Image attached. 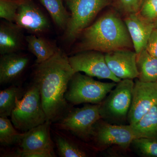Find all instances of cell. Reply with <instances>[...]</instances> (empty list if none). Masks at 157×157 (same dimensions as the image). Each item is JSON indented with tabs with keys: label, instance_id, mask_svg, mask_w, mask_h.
<instances>
[{
	"label": "cell",
	"instance_id": "6da1fadb",
	"mask_svg": "<svg viewBox=\"0 0 157 157\" xmlns=\"http://www.w3.org/2000/svg\"><path fill=\"white\" fill-rule=\"evenodd\" d=\"M75 73L68 57L60 49L46 61L37 64L33 82L39 88L42 107L52 124L73 106L66 101L65 95Z\"/></svg>",
	"mask_w": 157,
	"mask_h": 157
},
{
	"label": "cell",
	"instance_id": "7a4b0ae2",
	"mask_svg": "<svg viewBox=\"0 0 157 157\" xmlns=\"http://www.w3.org/2000/svg\"><path fill=\"white\" fill-rule=\"evenodd\" d=\"M81 34L78 52L95 50L107 53L133 46L124 22L113 12L105 13Z\"/></svg>",
	"mask_w": 157,
	"mask_h": 157
},
{
	"label": "cell",
	"instance_id": "3957f363",
	"mask_svg": "<svg viewBox=\"0 0 157 157\" xmlns=\"http://www.w3.org/2000/svg\"><path fill=\"white\" fill-rule=\"evenodd\" d=\"M11 118L15 128L21 133H25L47 121L36 85L33 82L21 99L16 98V106Z\"/></svg>",
	"mask_w": 157,
	"mask_h": 157
},
{
	"label": "cell",
	"instance_id": "277c9868",
	"mask_svg": "<svg viewBox=\"0 0 157 157\" xmlns=\"http://www.w3.org/2000/svg\"><path fill=\"white\" fill-rule=\"evenodd\" d=\"M117 84L114 82L97 81L91 76L77 72L74 73L69 82L65 99L73 106L84 103L99 104Z\"/></svg>",
	"mask_w": 157,
	"mask_h": 157
},
{
	"label": "cell",
	"instance_id": "5b68a950",
	"mask_svg": "<svg viewBox=\"0 0 157 157\" xmlns=\"http://www.w3.org/2000/svg\"><path fill=\"white\" fill-rule=\"evenodd\" d=\"M101 119L100 104H86L81 108L72 106L60 119L52 124L53 128L65 130L86 142L90 141L94 124Z\"/></svg>",
	"mask_w": 157,
	"mask_h": 157
},
{
	"label": "cell",
	"instance_id": "8992f818",
	"mask_svg": "<svg viewBox=\"0 0 157 157\" xmlns=\"http://www.w3.org/2000/svg\"><path fill=\"white\" fill-rule=\"evenodd\" d=\"M109 2V0H67L70 14L65 30V39L70 42L75 40Z\"/></svg>",
	"mask_w": 157,
	"mask_h": 157
},
{
	"label": "cell",
	"instance_id": "52a82bcc",
	"mask_svg": "<svg viewBox=\"0 0 157 157\" xmlns=\"http://www.w3.org/2000/svg\"><path fill=\"white\" fill-rule=\"evenodd\" d=\"M135 82L133 79H121L108 97L100 104L101 119L109 122H120L128 117L132 103Z\"/></svg>",
	"mask_w": 157,
	"mask_h": 157
},
{
	"label": "cell",
	"instance_id": "ba28073f",
	"mask_svg": "<svg viewBox=\"0 0 157 157\" xmlns=\"http://www.w3.org/2000/svg\"><path fill=\"white\" fill-rule=\"evenodd\" d=\"M137 138L138 136L130 124H112L101 119L93 126L91 140L99 147L113 144L127 148Z\"/></svg>",
	"mask_w": 157,
	"mask_h": 157
},
{
	"label": "cell",
	"instance_id": "9c48e42d",
	"mask_svg": "<svg viewBox=\"0 0 157 157\" xmlns=\"http://www.w3.org/2000/svg\"><path fill=\"white\" fill-rule=\"evenodd\" d=\"M68 59L75 73L82 72L91 77L108 79L117 83L121 80L109 70L105 55L101 52L83 51L68 57Z\"/></svg>",
	"mask_w": 157,
	"mask_h": 157
},
{
	"label": "cell",
	"instance_id": "30bf717a",
	"mask_svg": "<svg viewBox=\"0 0 157 157\" xmlns=\"http://www.w3.org/2000/svg\"><path fill=\"white\" fill-rule=\"evenodd\" d=\"M156 104L157 81L144 82L139 79L136 80L127 117L129 124H135Z\"/></svg>",
	"mask_w": 157,
	"mask_h": 157
},
{
	"label": "cell",
	"instance_id": "8fae6325",
	"mask_svg": "<svg viewBox=\"0 0 157 157\" xmlns=\"http://www.w3.org/2000/svg\"><path fill=\"white\" fill-rule=\"evenodd\" d=\"M106 63L113 74L121 79L138 78L137 54L129 49H119L105 54Z\"/></svg>",
	"mask_w": 157,
	"mask_h": 157
},
{
	"label": "cell",
	"instance_id": "7c38bea8",
	"mask_svg": "<svg viewBox=\"0 0 157 157\" xmlns=\"http://www.w3.org/2000/svg\"><path fill=\"white\" fill-rule=\"evenodd\" d=\"M14 23L33 34L44 33L50 27L49 21L42 11L28 0H23Z\"/></svg>",
	"mask_w": 157,
	"mask_h": 157
},
{
	"label": "cell",
	"instance_id": "4fadbf2b",
	"mask_svg": "<svg viewBox=\"0 0 157 157\" xmlns=\"http://www.w3.org/2000/svg\"><path fill=\"white\" fill-rule=\"evenodd\" d=\"M51 127L52 123L47 120L25 132L18 147L23 151L54 150Z\"/></svg>",
	"mask_w": 157,
	"mask_h": 157
},
{
	"label": "cell",
	"instance_id": "5bb4252c",
	"mask_svg": "<svg viewBox=\"0 0 157 157\" xmlns=\"http://www.w3.org/2000/svg\"><path fill=\"white\" fill-rule=\"evenodd\" d=\"M51 131L59 156L86 157L89 156L87 149L79 141L78 137L68 131L56 129L52 126Z\"/></svg>",
	"mask_w": 157,
	"mask_h": 157
},
{
	"label": "cell",
	"instance_id": "9a60e30c",
	"mask_svg": "<svg viewBox=\"0 0 157 157\" xmlns=\"http://www.w3.org/2000/svg\"><path fill=\"white\" fill-rule=\"evenodd\" d=\"M124 21L135 52L138 54L146 49L149 38L155 28L154 24L144 19L138 13L128 14Z\"/></svg>",
	"mask_w": 157,
	"mask_h": 157
},
{
	"label": "cell",
	"instance_id": "2e32d148",
	"mask_svg": "<svg viewBox=\"0 0 157 157\" xmlns=\"http://www.w3.org/2000/svg\"><path fill=\"white\" fill-rule=\"evenodd\" d=\"M29 59L17 52L2 55L0 58V83L8 84L16 80L25 71Z\"/></svg>",
	"mask_w": 157,
	"mask_h": 157
},
{
	"label": "cell",
	"instance_id": "e0dca14e",
	"mask_svg": "<svg viewBox=\"0 0 157 157\" xmlns=\"http://www.w3.org/2000/svg\"><path fill=\"white\" fill-rule=\"evenodd\" d=\"M22 29L15 23L7 21L0 26V53L17 52L23 46Z\"/></svg>",
	"mask_w": 157,
	"mask_h": 157
},
{
	"label": "cell",
	"instance_id": "ac0fdd59",
	"mask_svg": "<svg viewBox=\"0 0 157 157\" xmlns=\"http://www.w3.org/2000/svg\"><path fill=\"white\" fill-rule=\"evenodd\" d=\"M29 50L36 56L37 64L46 61L59 50L48 40L35 35L26 37Z\"/></svg>",
	"mask_w": 157,
	"mask_h": 157
},
{
	"label": "cell",
	"instance_id": "d6986e66",
	"mask_svg": "<svg viewBox=\"0 0 157 157\" xmlns=\"http://www.w3.org/2000/svg\"><path fill=\"white\" fill-rule=\"evenodd\" d=\"M138 78L144 82L157 81V58L149 53L146 49L137 54Z\"/></svg>",
	"mask_w": 157,
	"mask_h": 157
},
{
	"label": "cell",
	"instance_id": "ffe728a7",
	"mask_svg": "<svg viewBox=\"0 0 157 157\" xmlns=\"http://www.w3.org/2000/svg\"><path fill=\"white\" fill-rule=\"evenodd\" d=\"M139 137L157 139V104L135 124L131 125Z\"/></svg>",
	"mask_w": 157,
	"mask_h": 157
},
{
	"label": "cell",
	"instance_id": "44dd1931",
	"mask_svg": "<svg viewBox=\"0 0 157 157\" xmlns=\"http://www.w3.org/2000/svg\"><path fill=\"white\" fill-rule=\"evenodd\" d=\"M25 92L23 89L16 86H11L0 92V117H11L16 106L17 98L21 99Z\"/></svg>",
	"mask_w": 157,
	"mask_h": 157
},
{
	"label": "cell",
	"instance_id": "7402d4cb",
	"mask_svg": "<svg viewBox=\"0 0 157 157\" xmlns=\"http://www.w3.org/2000/svg\"><path fill=\"white\" fill-rule=\"evenodd\" d=\"M24 135L15 128L7 117H0V144L4 147L17 145Z\"/></svg>",
	"mask_w": 157,
	"mask_h": 157
},
{
	"label": "cell",
	"instance_id": "603a6c76",
	"mask_svg": "<svg viewBox=\"0 0 157 157\" xmlns=\"http://www.w3.org/2000/svg\"><path fill=\"white\" fill-rule=\"evenodd\" d=\"M48 11L56 25L66 30L70 15L65 9L62 0H39Z\"/></svg>",
	"mask_w": 157,
	"mask_h": 157
},
{
	"label": "cell",
	"instance_id": "cb8c5ba5",
	"mask_svg": "<svg viewBox=\"0 0 157 157\" xmlns=\"http://www.w3.org/2000/svg\"><path fill=\"white\" fill-rule=\"evenodd\" d=\"M132 144L141 156L157 157V139L139 137L134 139Z\"/></svg>",
	"mask_w": 157,
	"mask_h": 157
},
{
	"label": "cell",
	"instance_id": "d4e9b609",
	"mask_svg": "<svg viewBox=\"0 0 157 157\" xmlns=\"http://www.w3.org/2000/svg\"><path fill=\"white\" fill-rule=\"evenodd\" d=\"M23 0H0V17L14 22L17 10Z\"/></svg>",
	"mask_w": 157,
	"mask_h": 157
},
{
	"label": "cell",
	"instance_id": "484cf974",
	"mask_svg": "<svg viewBox=\"0 0 157 157\" xmlns=\"http://www.w3.org/2000/svg\"><path fill=\"white\" fill-rule=\"evenodd\" d=\"M144 0H115L114 6L118 11L125 15L137 13Z\"/></svg>",
	"mask_w": 157,
	"mask_h": 157
},
{
	"label": "cell",
	"instance_id": "4316f807",
	"mask_svg": "<svg viewBox=\"0 0 157 157\" xmlns=\"http://www.w3.org/2000/svg\"><path fill=\"white\" fill-rule=\"evenodd\" d=\"M137 13L144 19L154 23L157 19V0H144Z\"/></svg>",
	"mask_w": 157,
	"mask_h": 157
},
{
	"label": "cell",
	"instance_id": "83f0119b",
	"mask_svg": "<svg viewBox=\"0 0 157 157\" xmlns=\"http://www.w3.org/2000/svg\"><path fill=\"white\" fill-rule=\"evenodd\" d=\"M146 49L150 54L157 58V29L154 28L147 42Z\"/></svg>",
	"mask_w": 157,
	"mask_h": 157
},
{
	"label": "cell",
	"instance_id": "f1b7e54d",
	"mask_svg": "<svg viewBox=\"0 0 157 157\" xmlns=\"http://www.w3.org/2000/svg\"><path fill=\"white\" fill-rule=\"evenodd\" d=\"M154 24L155 28L157 29V19L155 21Z\"/></svg>",
	"mask_w": 157,
	"mask_h": 157
}]
</instances>
